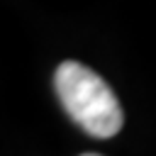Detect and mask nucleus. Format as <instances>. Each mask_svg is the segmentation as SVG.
Segmentation results:
<instances>
[{
	"label": "nucleus",
	"mask_w": 156,
	"mask_h": 156,
	"mask_svg": "<svg viewBox=\"0 0 156 156\" xmlns=\"http://www.w3.org/2000/svg\"><path fill=\"white\" fill-rule=\"evenodd\" d=\"M54 85L68 117L90 136L107 139L122 127V107L110 85L88 66L63 61L56 68Z\"/></svg>",
	"instance_id": "obj_1"
}]
</instances>
